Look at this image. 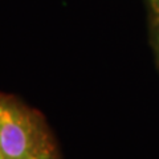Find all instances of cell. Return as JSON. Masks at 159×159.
I'll return each mask as SVG.
<instances>
[{
  "instance_id": "6da1fadb",
  "label": "cell",
  "mask_w": 159,
  "mask_h": 159,
  "mask_svg": "<svg viewBox=\"0 0 159 159\" xmlns=\"http://www.w3.org/2000/svg\"><path fill=\"white\" fill-rule=\"evenodd\" d=\"M0 157L45 159L56 157L51 135L36 111L0 93Z\"/></svg>"
},
{
  "instance_id": "7a4b0ae2",
  "label": "cell",
  "mask_w": 159,
  "mask_h": 159,
  "mask_svg": "<svg viewBox=\"0 0 159 159\" xmlns=\"http://www.w3.org/2000/svg\"><path fill=\"white\" fill-rule=\"evenodd\" d=\"M151 6L154 8V11H155L157 16H159V0H151Z\"/></svg>"
},
{
  "instance_id": "3957f363",
  "label": "cell",
  "mask_w": 159,
  "mask_h": 159,
  "mask_svg": "<svg viewBox=\"0 0 159 159\" xmlns=\"http://www.w3.org/2000/svg\"><path fill=\"white\" fill-rule=\"evenodd\" d=\"M155 39H157V41H155V44H157V53H158V58H159V24H158V31H157Z\"/></svg>"
},
{
  "instance_id": "277c9868",
  "label": "cell",
  "mask_w": 159,
  "mask_h": 159,
  "mask_svg": "<svg viewBox=\"0 0 159 159\" xmlns=\"http://www.w3.org/2000/svg\"><path fill=\"white\" fill-rule=\"evenodd\" d=\"M0 159H3V158L0 157ZM45 159H57V157H49V158H45Z\"/></svg>"
},
{
  "instance_id": "5b68a950",
  "label": "cell",
  "mask_w": 159,
  "mask_h": 159,
  "mask_svg": "<svg viewBox=\"0 0 159 159\" xmlns=\"http://www.w3.org/2000/svg\"><path fill=\"white\" fill-rule=\"evenodd\" d=\"M157 23L159 24V16H157Z\"/></svg>"
}]
</instances>
